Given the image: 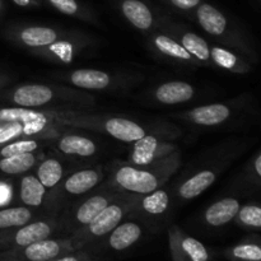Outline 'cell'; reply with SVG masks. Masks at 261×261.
I'll return each mask as SVG.
<instances>
[{
  "instance_id": "obj_15",
  "label": "cell",
  "mask_w": 261,
  "mask_h": 261,
  "mask_svg": "<svg viewBox=\"0 0 261 261\" xmlns=\"http://www.w3.org/2000/svg\"><path fill=\"white\" fill-rule=\"evenodd\" d=\"M56 149L65 155L89 158L97 153V145L91 138L78 134H64L56 138Z\"/></svg>"
},
{
  "instance_id": "obj_4",
  "label": "cell",
  "mask_w": 261,
  "mask_h": 261,
  "mask_svg": "<svg viewBox=\"0 0 261 261\" xmlns=\"http://www.w3.org/2000/svg\"><path fill=\"white\" fill-rule=\"evenodd\" d=\"M102 180H103L102 167L84 168L66 176L53 191H48L47 200H46L47 213L56 214L59 209L66 206L68 203L71 204L76 199L94 190L97 186L101 185Z\"/></svg>"
},
{
  "instance_id": "obj_19",
  "label": "cell",
  "mask_w": 261,
  "mask_h": 261,
  "mask_svg": "<svg viewBox=\"0 0 261 261\" xmlns=\"http://www.w3.org/2000/svg\"><path fill=\"white\" fill-rule=\"evenodd\" d=\"M42 160V153H23L12 157L0 158V176L15 177L28 173Z\"/></svg>"
},
{
  "instance_id": "obj_34",
  "label": "cell",
  "mask_w": 261,
  "mask_h": 261,
  "mask_svg": "<svg viewBox=\"0 0 261 261\" xmlns=\"http://www.w3.org/2000/svg\"><path fill=\"white\" fill-rule=\"evenodd\" d=\"M50 261H94V259L86 249H81L68 252L65 255H61V256L55 257V259Z\"/></svg>"
},
{
  "instance_id": "obj_32",
  "label": "cell",
  "mask_w": 261,
  "mask_h": 261,
  "mask_svg": "<svg viewBox=\"0 0 261 261\" xmlns=\"http://www.w3.org/2000/svg\"><path fill=\"white\" fill-rule=\"evenodd\" d=\"M211 60H213L217 65L228 70L244 71L239 58L231 51L222 47H213L211 50Z\"/></svg>"
},
{
  "instance_id": "obj_31",
  "label": "cell",
  "mask_w": 261,
  "mask_h": 261,
  "mask_svg": "<svg viewBox=\"0 0 261 261\" xmlns=\"http://www.w3.org/2000/svg\"><path fill=\"white\" fill-rule=\"evenodd\" d=\"M234 221L239 226L257 231L261 228V208L259 205H254V204L240 206L239 212L234 217Z\"/></svg>"
},
{
  "instance_id": "obj_13",
  "label": "cell",
  "mask_w": 261,
  "mask_h": 261,
  "mask_svg": "<svg viewBox=\"0 0 261 261\" xmlns=\"http://www.w3.org/2000/svg\"><path fill=\"white\" fill-rule=\"evenodd\" d=\"M231 114V109L227 105L213 103L190 110L185 112L182 117H185L188 121L201 125V126H216L227 121Z\"/></svg>"
},
{
  "instance_id": "obj_8",
  "label": "cell",
  "mask_w": 261,
  "mask_h": 261,
  "mask_svg": "<svg viewBox=\"0 0 261 261\" xmlns=\"http://www.w3.org/2000/svg\"><path fill=\"white\" fill-rule=\"evenodd\" d=\"M168 244L173 261H209L211 254L199 240L184 233L178 227L168 232Z\"/></svg>"
},
{
  "instance_id": "obj_25",
  "label": "cell",
  "mask_w": 261,
  "mask_h": 261,
  "mask_svg": "<svg viewBox=\"0 0 261 261\" xmlns=\"http://www.w3.org/2000/svg\"><path fill=\"white\" fill-rule=\"evenodd\" d=\"M35 168L36 177L47 191H53L64 177V167L58 158H42Z\"/></svg>"
},
{
  "instance_id": "obj_21",
  "label": "cell",
  "mask_w": 261,
  "mask_h": 261,
  "mask_svg": "<svg viewBox=\"0 0 261 261\" xmlns=\"http://www.w3.org/2000/svg\"><path fill=\"white\" fill-rule=\"evenodd\" d=\"M168 206H170V195L165 189L160 188L147 195L139 196V200L133 213L142 212L144 216L158 218L168 211Z\"/></svg>"
},
{
  "instance_id": "obj_38",
  "label": "cell",
  "mask_w": 261,
  "mask_h": 261,
  "mask_svg": "<svg viewBox=\"0 0 261 261\" xmlns=\"http://www.w3.org/2000/svg\"><path fill=\"white\" fill-rule=\"evenodd\" d=\"M8 82H9V78H8V75L0 73V89H2L3 87H4L5 84L8 83Z\"/></svg>"
},
{
  "instance_id": "obj_24",
  "label": "cell",
  "mask_w": 261,
  "mask_h": 261,
  "mask_svg": "<svg viewBox=\"0 0 261 261\" xmlns=\"http://www.w3.org/2000/svg\"><path fill=\"white\" fill-rule=\"evenodd\" d=\"M69 82L78 88L101 91L111 84V76L96 69H79L70 74Z\"/></svg>"
},
{
  "instance_id": "obj_33",
  "label": "cell",
  "mask_w": 261,
  "mask_h": 261,
  "mask_svg": "<svg viewBox=\"0 0 261 261\" xmlns=\"http://www.w3.org/2000/svg\"><path fill=\"white\" fill-rule=\"evenodd\" d=\"M47 4H50L54 9L63 14L71 15V17H87L89 15L88 10L81 5V3L76 0H45Z\"/></svg>"
},
{
  "instance_id": "obj_39",
  "label": "cell",
  "mask_w": 261,
  "mask_h": 261,
  "mask_svg": "<svg viewBox=\"0 0 261 261\" xmlns=\"http://www.w3.org/2000/svg\"><path fill=\"white\" fill-rule=\"evenodd\" d=\"M4 10V0H0V13Z\"/></svg>"
},
{
  "instance_id": "obj_36",
  "label": "cell",
  "mask_w": 261,
  "mask_h": 261,
  "mask_svg": "<svg viewBox=\"0 0 261 261\" xmlns=\"http://www.w3.org/2000/svg\"><path fill=\"white\" fill-rule=\"evenodd\" d=\"M12 2L20 8L38 7V5H41V0H12Z\"/></svg>"
},
{
  "instance_id": "obj_28",
  "label": "cell",
  "mask_w": 261,
  "mask_h": 261,
  "mask_svg": "<svg viewBox=\"0 0 261 261\" xmlns=\"http://www.w3.org/2000/svg\"><path fill=\"white\" fill-rule=\"evenodd\" d=\"M153 42H154L157 50L165 54L168 58H172L178 61H186V63H193L194 61V58L190 55V53L180 42L168 37V36L157 35L153 38Z\"/></svg>"
},
{
  "instance_id": "obj_20",
  "label": "cell",
  "mask_w": 261,
  "mask_h": 261,
  "mask_svg": "<svg viewBox=\"0 0 261 261\" xmlns=\"http://www.w3.org/2000/svg\"><path fill=\"white\" fill-rule=\"evenodd\" d=\"M240 206V201L234 198H224L216 201L205 211V222L212 227L226 226L233 221Z\"/></svg>"
},
{
  "instance_id": "obj_37",
  "label": "cell",
  "mask_w": 261,
  "mask_h": 261,
  "mask_svg": "<svg viewBox=\"0 0 261 261\" xmlns=\"http://www.w3.org/2000/svg\"><path fill=\"white\" fill-rule=\"evenodd\" d=\"M254 170H255V175H256L257 177H260L261 176V154L260 153H257L256 157H255V160H254Z\"/></svg>"
},
{
  "instance_id": "obj_22",
  "label": "cell",
  "mask_w": 261,
  "mask_h": 261,
  "mask_svg": "<svg viewBox=\"0 0 261 261\" xmlns=\"http://www.w3.org/2000/svg\"><path fill=\"white\" fill-rule=\"evenodd\" d=\"M194 97V87L185 82H167L155 89V98L161 103L177 105L190 101Z\"/></svg>"
},
{
  "instance_id": "obj_27",
  "label": "cell",
  "mask_w": 261,
  "mask_h": 261,
  "mask_svg": "<svg viewBox=\"0 0 261 261\" xmlns=\"http://www.w3.org/2000/svg\"><path fill=\"white\" fill-rule=\"evenodd\" d=\"M50 139H38V138H22L8 142L0 145V158L12 157L23 153L40 152L43 145Z\"/></svg>"
},
{
  "instance_id": "obj_12",
  "label": "cell",
  "mask_w": 261,
  "mask_h": 261,
  "mask_svg": "<svg viewBox=\"0 0 261 261\" xmlns=\"http://www.w3.org/2000/svg\"><path fill=\"white\" fill-rule=\"evenodd\" d=\"M48 191L38 181L35 173H24L20 176L18 185V205L40 211L41 206L46 205Z\"/></svg>"
},
{
  "instance_id": "obj_30",
  "label": "cell",
  "mask_w": 261,
  "mask_h": 261,
  "mask_svg": "<svg viewBox=\"0 0 261 261\" xmlns=\"http://www.w3.org/2000/svg\"><path fill=\"white\" fill-rule=\"evenodd\" d=\"M231 261H261V247L256 242H241L224 251Z\"/></svg>"
},
{
  "instance_id": "obj_6",
  "label": "cell",
  "mask_w": 261,
  "mask_h": 261,
  "mask_svg": "<svg viewBox=\"0 0 261 261\" xmlns=\"http://www.w3.org/2000/svg\"><path fill=\"white\" fill-rule=\"evenodd\" d=\"M56 233H60L58 217L42 216L18 228L0 233V252L25 247L33 242L53 237Z\"/></svg>"
},
{
  "instance_id": "obj_9",
  "label": "cell",
  "mask_w": 261,
  "mask_h": 261,
  "mask_svg": "<svg viewBox=\"0 0 261 261\" xmlns=\"http://www.w3.org/2000/svg\"><path fill=\"white\" fill-rule=\"evenodd\" d=\"M175 148L167 142H163L154 135H147L134 142L130 165L133 166H148L166 155L171 154Z\"/></svg>"
},
{
  "instance_id": "obj_10",
  "label": "cell",
  "mask_w": 261,
  "mask_h": 261,
  "mask_svg": "<svg viewBox=\"0 0 261 261\" xmlns=\"http://www.w3.org/2000/svg\"><path fill=\"white\" fill-rule=\"evenodd\" d=\"M56 92L53 87L45 84H24L17 87L10 93L8 101L25 109H40L56 101Z\"/></svg>"
},
{
  "instance_id": "obj_23",
  "label": "cell",
  "mask_w": 261,
  "mask_h": 261,
  "mask_svg": "<svg viewBox=\"0 0 261 261\" xmlns=\"http://www.w3.org/2000/svg\"><path fill=\"white\" fill-rule=\"evenodd\" d=\"M217 175L212 170H203L184 181L177 189V195L182 200H191L203 194L216 182Z\"/></svg>"
},
{
  "instance_id": "obj_2",
  "label": "cell",
  "mask_w": 261,
  "mask_h": 261,
  "mask_svg": "<svg viewBox=\"0 0 261 261\" xmlns=\"http://www.w3.org/2000/svg\"><path fill=\"white\" fill-rule=\"evenodd\" d=\"M139 196L132 194L119 193L106 208L102 209L87 226L70 234L75 250L87 249L106 237L117 224L133 213L137 206Z\"/></svg>"
},
{
  "instance_id": "obj_35",
  "label": "cell",
  "mask_w": 261,
  "mask_h": 261,
  "mask_svg": "<svg viewBox=\"0 0 261 261\" xmlns=\"http://www.w3.org/2000/svg\"><path fill=\"white\" fill-rule=\"evenodd\" d=\"M166 2L172 5L173 8H176V9L190 12V10L195 9L199 4H201L203 0H166Z\"/></svg>"
},
{
  "instance_id": "obj_18",
  "label": "cell",
  "mask_w": 261,
  "mask_h": 261,
  "mask_svg": "<svg viewBox=\"0 0 261 261\" xmlns=\"http://www.w3.org/2000/svg\"><path fill=\"white\" fill-rule=\"evenodd\" d=\"M195 14L200 27L209 35L218 37L226 33L228 28V20L226 15L221 10L217 9L214 5L201 3L195 8Z\"/></svg>"
},
{
  "instance_id": "obj_11",
  "label": "cell",
  "mask_w": 261,
  "mask_h": 261,
  "mask_svg": "<svg viewBox=\"0 0 261 261\" xmlns=\"http://www.w3.org/2000/svg\"><path fill=\"white\" fill-rule=\"evenodd\" d=\"M143 236V228L139 223L134 221H122L117 224L106 237L103 242L99 244V247L110 251L121 252L134 246Z\"/></svg>"
},
{
  "instance_id": "obj_26",
  "label": "cell",
  "mask_w": 261,
  "mask_h": 261,
  "mask_svg": "<svg viewBox=\"0 0 261 261\" xmlns=\"http://www.w3.org/2000/svg\"><path fill=\"white\" fill-rule=\"evenodd\" d=\"M59 35L54 28L32 25L18 31V40L28 47H47L58 41Z\"/></svg>"
},
{
  "instance_id": "obj_16",
  "label": "cell",
  "mask_w": 261,
  "mask_h": 261,
  "mask_svg": "<svg viewBox=\"0 0 261 261\" xmlns=\"http://www.w3.org/2000/svg\"><path fill=\"white\" fill-rule=\"evenodd\" d=\"M122 15L140 31H148L154 23V15L149 5L143 0H120Z\"/></svg>"
},
{
  "instance_id": "obj_3",
  "label": "cell",
  "mask_w": 261,
  "mask_h": 261,
  "mask_svg": "<svg viewBox=\"0 0 261 261\" xmlns=\"http://www.w3.org/2000/svg\"><path fill=\"white\" fill-rule=\"evenodd\" d=\"M119 194L110 184L99 186L97 190H92L83 198L76 199L70 204L63 216L58 217L60 223V233L70 236L78 229L83 228L89 223L99 212L109 205L110 201Z\"/></svg>"
},
{
  "instance_id": "obj_5",
  "label": "cell",
  "mask_w": 261,
  "mask_h": 261,
  "mask_svg": "<svg viewBox=\"0 0 261 261\" xmlns=\"http://www.w3.org/2000/svg\"><path fill=\"white\" fill-rule=\"evenodd\" d=\"M96 119L84 112L58 111V110L25 109V107H0V126L7 124H47V125H75L88 126L89 122Z\"/></svg>"
},
{
  "instance_id": "obj_1",
  "label": "cell",
  "mask_w": 261,
  "mask_h": 261,
  "mask_svg": "<svg viewBox=\"0 0 261 261\" xmlns=\"http://www.w3.org/2000/svg\"><path fill=\"white\" fill-rule=\"evenodd\" d=\"M180 166L178 153L155 161L148 166L121 165L112 172L110 185L119 193L143 196L165 185Z\"/></svg>"
},
{
  "instance_id": "obj_17",
  "label": "cell",
  "mask_w": 261,
  "mask_h": 261,
  "mask_svg": "<svg viewBox=\"0 0 261 261\" xmlns=\"http://www.w3.org/2000/svg\"><path fill=\"white\" fill-rule=\"evenodd\" d=\"M103 130L115 139L125 143H134L147 134L144 127L124 117H110L105 120Z\"/></svg>"
},
{
  "instance_id": "obj_14",
  "label": "cell",
  "mask_w": 261,
  "mask_h": 261,
  "mask_svg": "<svg viewBox=\"0 0 261 261\" xmlns=\"http://www.w3.org/2000/svg\"><path fill=\"white\" fill-rule=\"evenodd\" d=\"M42 216H54V214H46L23 205L2 206L0 208V233L18 228Z\"/></svg>"
},
{
  "instance_id": "obj_7",
  "label": "cell",
  "mask_w": 261,
  "mask_h": 261,
  "mask_svg": "<svg viewBox=\"0 0 261 261\" xmlns=\"http://www.w3.org/2000/svg\"><path fill=\"white\" fill-rule=\"evenodd\" d=\"M75 251L70 237H48L25 247L0 252V261H50Z\"/></svg>"
},
{
  "instance_id": "obj_29",
  "label": "cell",
  "mask_w": 261,
  "mask_h": 261,
  "mask_svg": "<svg viewBox=\"0 0 261 261\" xmlns=\"http://www.w3.org/2000/svg\"><path fill=\"white\" fill-rule=\"evenodd\" d=\"M181 45L198 61L205 63L211 60V47L203 37L194 32H185L181 37Z\"/></svg>"
}]
</instances>
